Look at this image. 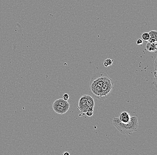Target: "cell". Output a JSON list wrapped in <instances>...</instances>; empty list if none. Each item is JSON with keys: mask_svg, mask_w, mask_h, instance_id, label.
Masks as SVG:
<instances>
[{"mask_svg": "<svg viewBox=\"0 0 157 155\" xmlns=\"http://www.w3.org/2000/svg\"><path fill=\"white\" fill-rule=\"evenodd\" d=\"M90 84L92 93L100 100L106 99L113 87L112 80L105 72H100L94 76Z\"/></svg>", "mask_w": 157, "mask_h": 155, "instance_id": "1", "label": "cell"}, {"mask_svg": "<svg viewBox=\"0 0 157 155\" xmlns=\"http://www.w3.org/2000/svg\"><path fill=\"white\" fill-rule=\"evenodd\" d=\"M138 119L136 116L131 117L130 121L127 123H123L119 118H114L113 124L123 135H132L134 131L137 130L138 127Z\"/></svg>", "mask_w": 157, "mask_h": 155, "instance_id": "2", "label": "cell"}, {"mask_svg": "<svg viewBox=\"0 0 157 155\" xmlns=\"http://www.w3.org/2000/svg\"><path fill=\"white\" fill-rule=\"evenodd\" d=\"M87 99V95H83L79 99L78 101V110L82 113H86L88 107L86 105Z\"/></svg>", "mask_w": 157, "mask_h": 155, "instance_id": "3", "label": "cell"}, {"mask_svg": "<svg viewBox=\"0 0 157 155\" xmlns=\"http://www.w3.org/2000/svg\"><path fill=\"white\" fill-rule=\"evenodd\" d=\"M52 108L53 110L55 111V112L59 114H63L66 113L68 111V110L65 108L64 107L59 105L57 104H53Z\"/></svg>", "mask_w": 157, "mask_h": 155, "instance_id": "4", "label": "cell"}, {"mask_svg": "<svg viewBox=\"0 0 157 155\" xmlns=\"http://www.w3.org/2000/svg\"><path fill=\"white\" fill-rule=\"evenodd\" d=\"M130 118H131V116H130V114L126 111H123L121 114L119 118L120 120L123 123H127V122H129L130 120Z\"/></svg>", "mask_w": 157, "mask_h": 155, "instance_id": "5", "label": "cell"}, {"mask_svg": "<svg viewBox=\"0 0 157 155\" xmlns=\"http://www.w3.org/2000/svg\"><path fill=\"white\" fill-rule=\"evenodd\" d=\"M54 103L57 104L62 106V107H64L67 109L69 110V103L67 101H65V100L63 99H58L56 100Z\"/></svg>", "mask_w": 157, "mask_h": 155, "instance_id": "6", "label": "cell"}, {"mask_svg": "<svg viewBox=\"0 0 157 155\" xmlns=\"http://www.w3.org/2000/svg\"><path fill=\"white\" fill-rule=\"evenodd\" d=\"M146 47L147 49L149 52H156L157 43H151L148 42Z\"/></svg>", "mask_w": 157, "mask_h": 155, "instance_id": "7", "label": "cell"}, {"mask_svg": "<svg viewBox=\"0 0 157 155\" xmlns=\"http://www.w3.org/2000/svg\"><path fill=\"white\" fill-rule=\"evenodd\" d=\"M86 105H87L88 107H94L95 105V102H94V99L92 96L89 95H87V99L86 101Z\"/></svg>", "mask_w": 157, "mask_h": 155, "instance_id": "8", "label": "cell"}, {"mask_svg": "<svg viewBox=\"0 0 157 155\" xmlns=\"http://www.w3.org/2000/svg\"><path fill=\"white\" fill-rule=\"evenodd\" d=\"M113 63V60L110 58L106 59L104 61L103 64L105 67H108L110 66Z\"/></svg>", "mask_w": 157, "mask_h": 155, "instance_id": "9", "label": "cell"}, {"mask_svg": "<svg viewBox=\"0 0 157 155\" xmlns=\"http://www.w3.org/2000/svg\"><path fill=\"white\" fill-rule=\"evenodd\" d=\"M150 35V39H155L157 40V31L156 30H151L149 32Z\"/></svg>", "mask_w": 157, "mask_h": 155, "instance_id": "10", "label": "cell"}, {"mask_svg": "<svg viewBox=\"0 0 157 155\" xmlns=\"http://www.w3.org/2000/svg\"><path fill=\"white\" fill-rule=\"evenodd\" d=\"M142 40L145 41H148L150 38V35L149 33L147 32H145V33H142Z\"/></svg>", "mask_w": 157, "mask_h": 155, "instance_id": "11", "label": "cell"}, {"mask_svg": "<svg viewBox=\"0 0 157 155\" xmlns=\"http://www.w3.org/2000/svg\"><path fill=\"white\" fill-rule=\"evenodd\" d=\"M69 98V95L67 94H64L63 96V99L65 100V101H68Z\"/></svg>", "mask_w": 157, "mask_h": 155, "instance_id": "12", "label": "cell"}, {"mask_svg": "<svg viewBox=\"0 0 157 155\" xmlns=\"http://www.w3.org/2000/svg\"><path fill=\"white\" fill-rule=\"evenodd\" d=\"M143 43V40L141 39H138L137 40V42H136V44H137V45H142Z\"/></svg>", "mask_w": 157, "mask_h": 155, "instance_id": "13", "label": "cell"}, {"mask_svg": "<svg viewBox=\"0 0 157 155\" xmlns=\"http://www.w3.org/2000/svg\"><path fill=\"white\" fill-rule=\"evenodd\" d=\"M93 112L89 111H87L86 112V114L88 116L91 117L93 115Z\"/></svg>", "mask_w": 157, "mask_h": 155, "instance_id": "14", "label": "cell"}, {"mask_svg": "<svg viewBox=\"0 0 157 155\" xmlns=\"http://www.w3.org/2000/svg\"><path fill=\"white\" fill-rule=\"evenodd\" d=\"M148 42L151 43H157V40L155 39H150L148 40Z\"/></svg>", "mask_w": 157, "mask_h": 155, "instance_id": "15", "label": "cell"}, {"mask_svg": "<svg viewBox=\"0 0 157 155\" xmlns=\"http://www.w3.org/2000/svg\"><path fill=\"white\" fill-rule=\"evenodd\" d=\"M157 58L155 60V70L156 71L157 70Z\"/></svg>", "mask_w": 157, "mask_h": 155, "instance_id": "16", "label": "cell"}, {"mask_svg": "<svg viewBox=\"0 0 157 155\" xmlns=\"http://www.w3.org/2000/svg\"><path fill=\"white\" fill-rule=\"evenodd\" d=\"M63 155H69V153H68L67 152H65V153H63Z\"/></svg>", "mask_w": 157, "mask_h": 155, "instance_id": "17", "label": "cell"}]
</instances>
